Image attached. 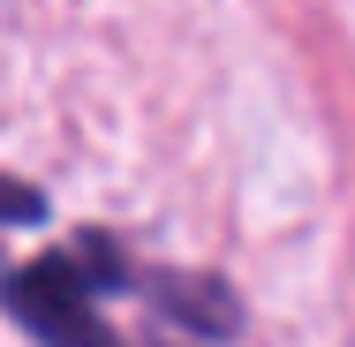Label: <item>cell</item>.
<instances>
[{"label": "cell", "instance_id": "obj_1", "mask_svg": "<svg viewBox=\"0 0 355 347\" xmlns=\"http://www.w3.org/2000/svg\"><path fill=\"white\" fill-rule=\"evenodd\" d=\"M144 257H129L114 234H76L61 249L0 272V310L38 347H137L121 310L144 294Z\"/></svg>", "mask_w": 355, "mask_h": 347}, {"label": "cell", "instance_id": "obj_2", "mask_svg": "<svg viewBox=\"0 0 355 347\" xmlns=\"http://www.w3.org/2000/svg\"><path fill=\"white\" fill-rule=\"evenodd\" d=\"M38 219H46V189H31V181L0 174V234H15V226H38Z\"/></svg>", "mask_w": 355, "mask_h": 347}]
</instances>
